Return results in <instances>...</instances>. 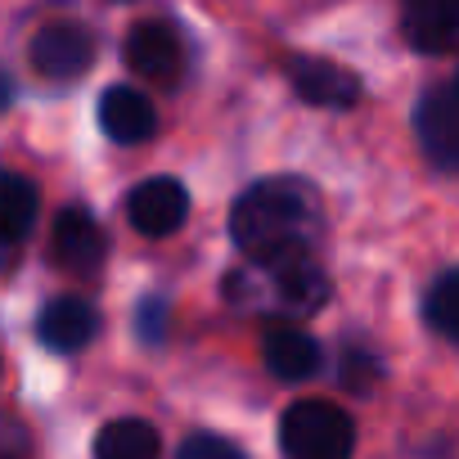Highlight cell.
Instances as JSON below:
<instances>
[{"label":"cell","instance_id":"5b68a950","mask_svg":"<svg viewBox=\"0 0 459 459\" xmlns=\"http://www.w3.org/2000/svg\"><path fill=\"white\" fill-rule=\"evenodd\" d=\"M95 64V37L82 23H50L32 37V68L50 82H73Z\"/></svg>","mask_w":459,"mask_h":459},{"label":"cell","instance_id":"e0dca14e","mask_svg":"<svg viewBox=\"0 0 459 459\" xmlns=\"http://www.w3.org/2000/svg\"><path fill=\"white\" fill-rule=\"evenodd\" d=\"M378 360L369 356V351H347L342 356V383L351 387V392H374V383H378Z\"/></svg>","mask_w":459,"mask_h":459},{"label":"cell","instance_id":"6da1fadb","mask_svg":"<svg viewBox=\"0 0 459 459\" xmlns=\"http://www.w3.org/2000/svg\"><path fill=\"white\" fill-rule=\"evenodd\" d=\"M325 235V207L316 185L298 176L257 180L239 194L230 212V239L239 244L248 262H289L311 257Z\"/></svg>","mask_w":459,"mask_h":459},{"label":"cell","instance_id":"30bf717a","mask_svg":"<svg viewBox=\"0 0 459 459\" xmlns=\"http://www.w3.org/2000/svg\"><path fill=\"white\" fill-rule=\"evenodd\" d=\"M289 82L316 108H351L360 100V82L329 59H307V55L289 59Z\"/></svg>","mask_w":459,"mask_h":459},{"label":"cell","instance_id":"3957f363","mask_svg":"<svg viewBox=\"0 0 459 459\" xmlns=\"http://www.w3.org/2000/svg\"><path fill=\"white\" fill-rule=\"evenodd\" d=\"M280 450L289 459H351L356 423L333 401H298L280 419Z\"/></svg>","mask_w":459,"mask_h":459},{"label":"cell","instance_id":"9a60e30c","mask_svg":"<svg viewBox=\"0 0 459 459\" xmlns=\"http://www.w3.org/2000/svg\"><path fill=\"white\" fill-rule=\"evenodd\" d=\"M162 437L144 419H113L95 437V459H158Z\"/></svg>","mask_w":459,"mask_h":459},{"label":"cell","instance_id":"5bb4252c","mask_svg":"<svg viewBox=\"0 0 459 459\" xmlns=\"http://www.w3.org/2000/svg\"><path fill=\"white\" fill-rule=\"evenodd\" d=\"M37 185L19 171H0V244H19L28 239V230L37 225Z\"/></svg>","mask_w":459,"mask_h":459},{"label":"cell","instance_id":"7a4b0ae2","mask_svg":"<svg viewBox=\"0 0 459 459\" xmlns=\"http://www.w3.org/2000/svg\"><path fill=\"white\" fill-rule=\"evenodd\" d=\"M225 298L248 311L271 316H316L329 302V280L311 257L289 262H248L225 280Z\"/></svg>","mask_w":459,"mask_h":459},{"label":"cell","instance_id":"44dd1931","mask_svg":"<svg viewBox=\"0 0 459 459\" xmlns=\"http://www.w3.org/2000/svg\"><path fill=\"white\" fill-rule=\"evenodd\" d=\"M10 100H14V82H10V73H0V113L10 108Z\"/></svg>","mask_w":459,"mask_h":459},{"label":"cell","instance_id":"ac0fdd59","mask_svg":"<svg viewBox=\"0 0 459 459\" xmlns=\"http://www.w3.org/2000/svg\"><path fill=\"white\" fill-rule=\"evenodd\" d=\"M176 459H244V455L230 446L225 437H207V432H198V437H189V441L176 450Z\"/></svg>","mask_w":459,"mask_h":459},{"label":"cell","instance_id":"9c48e42d","mask_svg":"<svg viewBox=\"0 0 459 459\" xmlns=\"http://www.w3.org/2000/svg\"><path fill=\"white\" fill-rule=\"evenodd\" d=\"M401 32L423 55L459 50V0H401Z\"/></svg>","mask_w":459,"mask_h":459},{"label":"cell","instance_id":"52a82bcc","mask_svg":"<svg viewBox=\"0 0 459 459\" xmlns=\"http://www.w3.org/2000/svg\"><path fill=\"white\" fill-rule=\"evenodd\" d=\"M104 230L86 207H64L55 216V235H50V253L68 275H95L104 262Z\"/></svg>","mask_w":459,"mask_h":459},{"label":"cell","instance_id":"2e32d148","mask_svg":"<svg viewBox=\"0 0 459 459\" xmlns=\"http://www.w3.org/2000/svg\"><path fill=\"white\" fill-rule=\"evenodd\" d=\"M423 320H428L441 338L459 342V271H446V275L428 289V298H423Z\"/></svg>","mask_w":459,"mask_h":459},{"label":"cell","instance_id":"d6986e66","mask_svg":"<svg viewBox=\"0 0 459 459\" xmlns=\"http://www.w3.org/2000/svg\"><path fill=\"white\" fill-rule=\"evenodd\" d=\"M0 459H32V432L10 414H0Z\"/></svg>","mask_w":459,"mask_h":459},{"label":"cell","instance_id":"ba28073f","mask_svg":"<svg viewBox=\"0 0 459 459\" xmlns=\"http://www.w3.org/2000/svg\"><path fill=\"white\" fill-rule=\"evenodd\" d=\"M185 212H189V194H185L180 180H167V176H153V180L135 185V194L126 198V216L144 239H162V235H171V230H180Z\"/></svg>","mask_w":459,"mask_h":459},{"label":"cell","instance_id":"ffe728a7","mask_svg":"<svg viewBox=\"0 0 459 459\" xmlns=\"http://www.w3.org/2000/svg\"><path fill=\"white\" fill-rule=\"evenodd\" d=\"M135 329H140L144 342H162V333H167V307H162V298H144L140 302Z\"/></svg>","mask_w":459,"mask_h":459},{"label":"cell","instance_id":"8fae6325","mask_svg":"<svg viewBox=\"0 0 459 459\" xmlns=\"http://www.w3.org/2000/svg\"><path fill=\"white\" fill-rule=\"evenodd\" d=\"M100 126L108 140L117 144H144L153 131H158V113H153V100L135 86H113L104 91L100 100Z\"/></svg>","mask_w":459,"mask_h":459},{"label":"cell","instance_id":"277c9868","mask_svg":"<svg viewBox=\"0 0 459 459\" xmlns=\"http://www.w3.org/2000/svg\"><path fill=\"white\" fill-rule=\"evenodd\" d=\"M122 59H126V68L135 77L171 86L185 73V41H180V32L171 23H158V19L153 23H135L126 46H122Z\"/></svg>","mask_w":459,"mask_h":459},{"label":"cell","instance_id":"7c38bea8","mask_svg":"<svg viewBox=\"0 0 459 459\" xmlns=\"http://www.w3.org/2000/svg\"><path fill=\"white\" fill-rule=\"evenodd\" d=\"M100 329V316L86 298H55L46 302L41 320H37V333L50 351H82Z\"/></svg>","mask_w":459,"mask_h":459},{"label":"cell","instance_id":"8992f818","mask_svg":"<svg viewBox=\"0 0 459 459\" xmlns=\"http://www.w3.org/2000/svg\"><path fill=\"white\" fill-rule=\"evenodd\" d=\"M414 131H419L423 153L441 171H459V91L455 86H437L419 100Z\"/></svg>","mask_w":459,"mask_h":459},{"label":"cell","instance_id":"7402d4cb","mask_svg":"<svg viewBox=\"0 0 459 459\" xmlns=\"http://www.w3.org/2000/svg\"><path fill=\"white\" fill-rule=\"evenodd\" d=\"M450 86H455V91H459V73H455V82H450Z\"/></svg>","mask_w":459,"mask_h":459},{"label":"cell","instance_id":"4fadbf2b","mask_svg":"<svg viewBox=\"0 0 459 459\" xmlns=\"http://www.w3.org/2000/svg\"><path fill=\"white\" fill-rule=\"evenodd\" d=\"M262 356H266V369L284 383H302L320 369V342L302 329H271L266 342H262Z\"/></svg>","mask_w":459,"mask_h":459}]
</instances>
